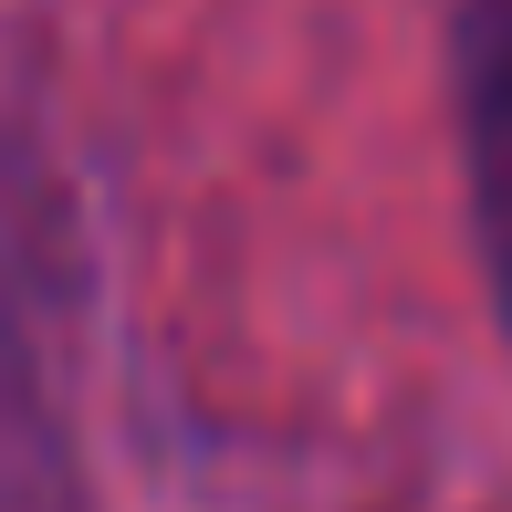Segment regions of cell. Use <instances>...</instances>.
<instances>
[{
    "label": "cell",
    "mask_w": 512,
    "mask_h": 512,
    "mask_svg": "<svg viewBox=\"0 0 512 512\" xmlns=\"http://www.w3.org/2000/svg\"><path fill=\"white\" fill-rule=\"evenodd\" d=\"M450 74H460V147H471L481 262H492V293H502V324H512V0H460Z\"/></svg>",
    "instance_id": "cell-1"
}]
</instances>
